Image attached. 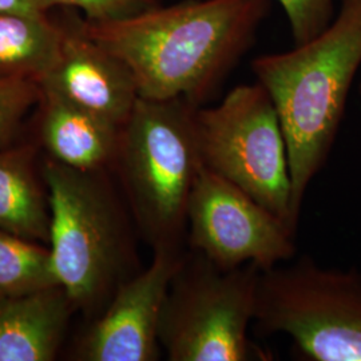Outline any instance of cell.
Listing matches in <instances>:
<instances>
[{
	"label": "cell",
	"mask_w": 361,
	"mask_h": 361,
	"mask_svg": "<svg viewBox=\"0 0 361 361\" xmlns=\"http://www.w3.org/2000/svg\"><path fill=\"white\" fill-rule=\"evenodd\" d=\"M63 28L49 15L0 11V78L40 80L56 63Z\"/></svg>",
	"instance_id": "obj_14"
},
{
	"label": "cell",
	"mask_w": 361,
	"mask_h": 361,
	"mask_svg": "<svg viewBox=\"0 0 361 361\" xmlns=\"http://www.w3.org/2000/svg\"><path fill=\"white\" fill-rule=\"evenodd\" d=\"M288 18L295 44L305 43L334 20V0H277Z\"/></svg>",
	"instance_id": "obj_17"
},
{
	"label": "cell",
	"mask_w": 361,
	"mask_h": 361,
	"mask_svg": "<svg viewBox=\"0 0 361 361\" xmlns=\"http://www.w3.org/2000/svg\"><path fill=\"white\" fill-rule=\"evenodd\" d=\"M253 324L288 336L308 360L361 361V273L310 257L261 271Z\"/></svg>",
	"instance_id": "obj_6"
},
{
	"label": "cell",
	"mask_w": 361,
	"mask_h": 361,
	"mask_svg": "<svg viewBox=\"0 0 361 361\" xmlns=\"http://www.w3.org/2000/svg\"><path fill=\"white\" fill-rule=\"evenodd\" d=\"M42 173L50 201L54 271L77 313L91 320L140 271L134 221L116 193L113 170H75L42 153Z\"/></svg>",
	"instance_id": "obj_3"
},
{
	"label": "cell",
	"mask_w": 361,
	"mask_h": 361,
	"mask_svg": "<svg viewBox=\"0 0 361 361\" xmlns=\"http://www.w3.org/2000/svg\"><path fill=\"white\" fill-rule=\"evenodd\" d=\"M77 313L63 288L0 298V361H52Z\"/></svg>",
	"instance_id": "obj_12"
},
{
	"label": "cell",
	"mask_w": 361,
	"mask_h": 361,
	"mask_svg": "<svg viewBox=\"0 0 361 361\" xmlns=\"http://www.w3.org/2000/svg\"><path fill=\"white\" fill-rule=\"evenodd\" d=\"M186 245L221 268L255 264L265 271L296 255L295 232L205 166L189 202Z\"/></svg>",
	"instance_id": "obj_8"
},
{
	"label": "cell",
	"mask_w": 361,
	"mask_h": 361,
	"mask_svg": "<svg viewBox=\"0 0 361 361\" xmlns=\"http://www.w3.org/2000/svg\"><path fill=\"white\" fill-rule=\"evenodd\" d=\"M271 0H183L90 22L86 35L125 61L141 98L204 106L255 44Z\"/></svg>",
	"instance_id": "obj_1"
},
{
	"label": "cell",
	"mask_w": 361,
	"mask_h": 361,
	"mask_svg": "<svg viewBox=\"0 0 361 361\" xmlns=\"http://www.w3.org/2000/svg\"><path fill=\"white\" fill-rule=\"evenodd\" d=\"M54 13L63 28V42L56 63L39 80L40 87L123 126L140 98L131 68L86 35L78 11L56 8Z\"/></svg>",
	"instance_id": "obj_10"
},
{
	"label": "cell",
	"mask_w": 361,
	"mask_h": 361,
	"mask_svg": "<svg viewBox=\"0 0 361 361\" xmlns=\"http://www.w3.org/2000/svg\"><path fill=\"white\" fill-rule=\"evenodd\" d=\"M49 10H75L90 22H109L129 18L164 4L165 0H40Z\"/></svg>",
	"instance_id": "obj_18"
},
{
	"label": "cell",
	"mask_w": 361,
	"mask_h": 361,
	"mask_svg": "<svg viewBox=\"0 0 361 361\" xmlns=\"http://www.w3.org/2000/svg\"><path fill=\"white\" fill-rule=\"evenodd\" d=\"M197 106L182 98H138L123 125L113 171L134 226L157 250H183L188 210L204 164Z\"/></svg>",
	"instance_id": "obj_4"
},
{
	"label": "cell",
	"mask_w": 361,
	"mask_h": 361,
	"mask_svg": "<svg viewBox=\"0 0 361 361\" xmlns=\"http://www.w3.org/2000/svg\"><path fill=\"white\" fill-rule=\"evenodd\" d=\"M255 264L221 268L186 249L171 279L159 320V344L170 361H246L256 347L258 279Z\"/></svg>",
	"instance_id": "obj_5"
},
{
	"label": "cell",
	"mask_w": 361,
	"mask_h": 361,
	"mask_svg": "<svg viewBox=\"0 0 361 361\" xmlns=\"http://www.w3.org/2000/svg\"><path fill=\"white\" fill-rule=\"evenodd\" d=\"M50 219L42 150L28 131L0 149V229L49 245Z\"/></svg>",
	"instance_id": "obj_13"
},
{
	"label": "cell",
	"mask_w": 361,
	"mask_h": 361,
	"mask_svg": "<svg viewBox=\"0 0 361 361\" xmlns=\"http://www.w3.org/2000/svg\"><path fill=\"white\" fill-rule=\"evenodd\" d=\"M359 90H360V94H361V83H360V87H359Z\"/></svg>",
	"instance_id": "obj_20"
},
{
	"label": "cell",
	"mask_w": 361,
	"mask_h": 361,
	"mask_svg": "<svg viewBox=\"0 0 361 361\" xmlns=\"http://www.w3.org/2000/svg\"><path fill=\"white\" fill-rule=\"evenodd\" d=\"M185 252H153L152 264L121 285L106 308L89 320L70 349V360H158L162 307Z\"/></svg>",
	"instance_id": "obj_9"
},
{
	"label": "cell",
	"mask_w": 361,
	"mask_h": 361,
	"mask_svg": "<svg viewBox=\"0 0 361 361\" xmlns=\"http://www.w3.org/2000/svg\"><path fill=\"white\" fill-rule=\"evenodd\" d=\"M61 286L46 244L0 229V298L30 296Z\"/></svg>",
	"instance_id": "obj_15"
},
{
	"label": "cell",
	"mask_w": 361,
	"mask_h": 361,
	"mask_svg": "<svg viewBox=\"0 0 361 361\" xmlns=\"http://www.w3.org/2000/svg\"><path fill=\"white\" fill-rule=\"evenodd\" d=\"M0 11L49 15L52 10H49L40 0H0Z\"/></svg>",
	"instance_id": "obj_19"
},
{
	"label": "cell",
	"mask_w": 361,
	"mask_h": 361,
	"mask_svg": "<svg viewBox=\"0 0 361 361\" xmlns=\"http://www.w3.org/2000/svg\"><path fill=\"white\" fill-rule=\"evenodd\" d=\"M122 128L43 89L28 122L43 154L82 171L113 170Z\"/></svg>",
	"instance_id": "obj_11"
},
{
	"label": "cell",
	"mask_w": 361,
	"mask_h": 361,
	"mask_svg": "<svg viewBox=\"0 0 361 361\" xmlns=\"http://www.w3.org/2000/svg\"><path fill=\"white\" fill-rule=\"evenodd\" d=\"M202 164L296 233L284 131L268 91L258 82L240 85L214 107H200Z\"/></svg>",
	"instance_id": "obj_7"
},
{
	"label": "cell",
	"mask_w": 361,
	"mask_h": 361,
	"mask_svg": "<svg viewBox=\"0 0 361 361\" xmlns=\"http://www.w3.org/2000/svg\"><path fill=\"white\" fill-rule=\"evenodd\" d=\"M40 97L42 87L37 79L0 78V149L26 137Z\"/></svg>",
	"instance_id": "obj_16"
},
{
	"label": "cell",
	"mask_w": 361,
	"mask_h": 361,
	"mask_svg": "<svg viewBox=\"0 0 361 361\" xmlns=\"http://www.w3.org/2000/svg\"><path fill=\"white\" fill-rule=\"evenodd\" d=\"M360 66L361 0H341L329 26L308 42L252 61L284 131L296 224L307 189L332 150Z\"/></svg>",
	"instance_id": "obj_2"
}]
</instances>
